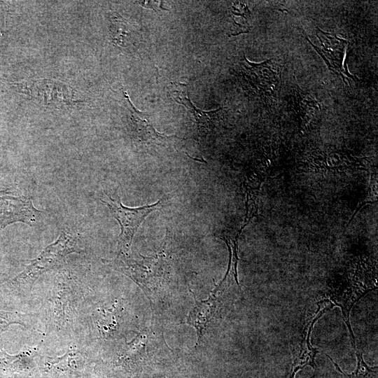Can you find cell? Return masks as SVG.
I'll list each match as a JSON object with an SVG mask.
<instances>
[{
    "instance_id": "cell-1",
    "label": "cell",
    "mask_w": 378,
    "mask_h": 378,
    "mask_svg": "<svg viewBox=\"0 0 378 378\" xmlns=\"http://www.w3.org/2000/svg\"><path fill=\"white\" fill-rule=\"evenodd\" d=\"M82 251L76 233L64 230L58 238L46 246L23 271L13 278L8 285L18 290L31 288L42 274L58 267L67 255L80 253Z\"/></svg>"
},
{
    "instance_id": "cell-2",
    "label": "cell",
    "mask_w": 378,
    "mask_h": 378,
    "mask_svg": "<svg viewBox=\"0 0 378 378\" xmlns=\"http://www.w3.org/2000/svg\"><path fill=\"white\" fill-rule=\"evenodd\" d=\"M106 262L132 279L151 301L166 276L167 265L161 253L150 257L141 255V259L132 258L128 254H118Z\"/></svg>"
},
{
    "instance_id": "cell-3",
    "label": "cell",
    "mask_w": 378,
    "mask_h": 378,
    "mask_svg": "<svg viewBox=\"0 0 378 378\" xmlns=\"http://www.w3.org/2000/svg\"><path fill=\"white\" fill-rule=\"evenodd\" d=\"M106 195L108 200L101 201L109 209L112 216L120 226L118 254L127 255L139 227L148 215L162 207L161 200L152 204L131 208L125 206L120 199H113L108 194Z\"/></svg>"
},
{
    "instance_id": "cell-4",
    "label": "cell",
    "mask_w": 378,
    "mask_h": 378,
    "mask_svg": "<svg viewBox=\"0 0 378 378\" xmlns=\"http://www.w3.org/2000/svg\"><path fill=\"white\" fill-rule=\"evenodd\" d=\"M91 365L88 354L75 347L57 357L41 355L37 378H88Z\"/></svg>"
},
{
    "instance_id": "cell-5",
    "label": "cell",
    "mask_w": 378,
    "mask_h": 378,
    "mask_svg": "<svg viewBox=\"0 0 378 378\" xmlns=\"http://www.w3.org/2000/svg\"><path fill=\"white\" fill-rule=\"evenodd\" d=\"M42 214L34 206L30 197L14 194L8 190L0 191V229L16 222L33 226Z\"/></svg>"
},
{
    "instance_id": "cell-6",
    "label": "cell",
    "mask_w": 378,
    "mask_h": 378,
    "mask_svg": "<svg viewBox=\"0 0 378 378\" xmlns=\"http://www.w3.org/2000/svg\"><path fill=\"white\" fill-rule=\"evenodd\" d=\"M129 105L128 127L131 136L146 148L167 147L173 143L176 136L159 133L151 124L148 115L138 111L131 102L129 96L123 92Z\"/></svg>"
},
{
    "instance_id": "cell-7",
    "label": "cell",
    "mask_w": 378,
    "mask_h": 378,
    "mask_svg": "<svg viewBox=\"0 0 378 378\" xmlns=\"http://www.w3.org/2000/svg\"><path fill=\"white\" fill-rule=\"evenodd\" d=\"M316 34L320 41L319 47L312 44L307 37L306 39L322 57L329 69L341 76L344 81L346 77L352 78V76L344 66L348 41L336 34L325 32L318 27Z\"/></svg>"
},
{
    "instance_id": "cell-8",
    "label": "cell",
    "mask_w": 378,
    "mask_h": 378,
    "mask_svg": "<svg viewBox=\"0 0 378 378\" xmlns=\"http://www.w3.org/2000/svg\"><path fill=\"white\" fill-rule=\"evenodd\" d=\"M322 314L323 312L316 316V317L306 321L305 326L303 327L300 336L296 338V340L293 341V363L288 378H295V373L307 365L312 366L315 372L316 365L314 358L318 351L311 345L309 336L315 321Z\"/></svg>"
},
{
    "instance_id": "cell-9",
    "label": "cell",
    "mask_w": 378,
    "mask_h": 378,
    "mask_svg": "<svg viewBox=\"0 0 378 378\" xmlns=\"http://www.w3.org/2000/svg\"><path fill=\"white\" fill-rule=\"evenodd\" d=\"M220 294L221 292L214 289L206 300L197 301L194 297L195 305L186 318V323L196 330L197 346L200 344L207 325L217 313Z\"/></svg>"
},
{
    "instance_id": "cell-10",
    "label": "cell",
    "mask_w": 378,
    "mask_h": 378,
    "mask_svg": "<svg viewBox=\"0 0 378 378\" xmlns=\"http://www.w3.org/2000/svg\"><path fill=\"white\" fill-rule=\"evenodd\" d=\"M245 75L251 86L258 90L270 91L276 83L275 72L270 66L271 60L261 64L251 63L244 57Z\"/></svg>"
},
{
    "instance_id": "cell-11",
    "label": "cell",
    "mask_w": 378,
    "mask_h": 378,
    "mask_svg": "<svg viewBox=\"0 0 378 378\" xmlns=\"http://www.w3.org/2000/svg\"><path fill=\"white\" fill-rule=\"evenodd\" d=\"M110 35L113 44L126 48L135 45L138 41L139 33L126 19L114 12L110 15Z\"/></svg>"
},
{
    "instance_id": "cell-12",
    "label": "cell",
    "mask_w": 378,
    "mask_h": 378,
    "mask_svg": "<svg viewBox=\"0 0 378 378\" xmlns=\"http://www.w3.org/2000/svg\"><path fill=\"white\" fill-rule=\"evenodd\" d=\"M170 93L177 103L183 105L191 112L200 130L207 131L213 127L222 108L209 111L197 108L191 102L187 90H171Z\"/></svg>"
},
{
    "instance_id": "cell-13",
    "label": "cell",
    "mask_w": 378,
    "mask_h": 378,
    "mask_svg": "<svg viewBox=\"0 0 378 378\" xmlns=\"http://www.w3.org/2000/svg\"><path fill=\"white\" fill-rule=\"evenodd\" d=\"M355 350L358 360L357 366L351 374L344 373L329 356L326 355V356L332 361L337 370L346 378H377V367L370 368L368 366L363 358V352L360 349L356 346Z\"/></svg>"
},
{
    "instance_id": "cell-14",
    "label": "cell",
    "mask_w": 378,
    "mask_h": 378,
    "mask_svg": "<svg viewBox=\"0 0 378 378\" xmlns=\"http://www.w3.org/2000/svg\"><path fill=\"white\" fill-rule=\"evenodd\" d=\"M31 317L30 314L0 310V334L6 331L12 324H18L27 328L30 323Z\"/></svg>"
},
{
    "instance_id": "cell-15",
    "label": "cell",
    "mask_w": 378,
    "mask_h": 378,
    "mask_svg": "<svg viewBox=\"0 0 378 378\" xmlns=\"http://www.w3.org/2000/svg\"><path fill=\"white\" fill-rule=\"evenodd\" d=\"M233 22L239 20L240 27L246 28L248 24V19L250 16V11L247 6L240 2H234L230 8Z\"/></svg>"
}]
</instances>
